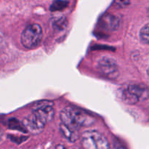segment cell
<instances>
[{
	"label": "cell",
	"instance_id": "obj_3",
	"mask_svg": "<svg viewBox=\"0 0 149 149\" xmlns=\"http://www.w3.org/2000/svg\"><path fill=\"white\" fill-rule=\"evenodd\" d=\"M48 122L47 118L39 109H35L30 115L23 119V124L27 132L39 134L44 130L45 125Z\"/></svg>",
	"mask_w": 149,
	"mask_h": 149
},
{
	"label": "cell",
	"instance_id": "obj_12",
	"mask_svg": "<svg viewBox=\"0 0 149 149\" xmlns=\"http://www.w3.org/2000/svg\"><path fill=\"white\" fill-rule=\"evenodd\" d=\"M68 1L63 0H55L50 6L51 11H59L65 9L68 6Z\"/></svg>",
	"mask_w": 149,
	"mask_h": 149
},
{
	"label": "cell",
	"instance_id": "obj_6",
	"mask_svg": "<svg viewBox=\"0 0 149 149\" xmlns=\"http://www.w3.org/2000/svg\"><path fill=\"white\" fill-rule=\"evenodd\" d=\"M128 91L137 97L138 100H146L148 97L147 87L143 84H131L127 87Z\"/></svg>",
	"mask_w": 149,
	"mask_h": 149
},
{
	"label": "cell",
	"instance_id": "obj_4",
	"mask_svg": "<svg viewBox=\"0 0 149 149\" xmlns=\"http://www.w3.org/2000/svg\"><path fill=\"white\" fill-rule=\"evenodd\" d=\"M81 145L84 149H110L107 138L97 131H87L81 135Z\"/></svg>",
	"mask_w": 149,
	"mask_h": 149
},
{
	"label": "cell",
	"instance_id": "obj_13",
	"mask_svg": "<svg viewBox=\"0 0 149 149\" xmlns=\"http://www.w3.org/2000/svg\"><path fill=\"white\" fill-rule=\"evenodd\" d=\"M9 126L11 129L13 130H17L22 131L23 132H26V130L25 129V127H23V124H20L19 121H17V119H12V120L10 121L9 122Z\"/></svg>",
	"mask_w": 149,
	"mask_h": 149
},
{
	"label": "cell",
	"instance_id": "obj_10",
	"mask_svg": "<svg viewBox=\"0 0 149 149\" xmlns=\"http://www.w3.org/2000/svg\"><path fill=\"white\" fill-rule=\"evenodd\" d=\"M140 39L141 42L146 45H148L149 43V26L148 24H146L141 29L140 31Z\"/></svg>",
	"mask_w": 149,
	"mask_h": 149
},
{
	"label": "cell",
	"instance_id": "obj_9",
	"mask_svg": "<svg viewBox=\"0 0 149 149\" xmlns=\"http://www.w3.org/2000/svg\"><path fill=\"white\" fill-rule=\"evenodd\" d=\"M103 23L108 29L114 30L119 26V20L115 16L108 15L103 18Z\"/></svg>",
	"mask_w": 149,
	"mask_h": 149
},
{
	"label": "cell",
	"instance_id": "obj_7",
	"mask_svg": "<svg viewBox=\"0 0 149 149\" xmlns=\"http://www.w3.org/2000/svg\"><path fill=\"white\" fill-rule=\"evenodd\" d=\"M60 130H61L62 135L66 138L68 141H69L70 142L74 143L75 141H77L78 140V138H79V135L78 132H74L72 131L71 130L68 129L67 127H65V125H63V124L60 125Z\"/></svg>",
	"mask_w": 149,
	"mask_h": 149
},
{
	"label": "cell",
	"instance_id": "obj_5",
	"mask_svg": "<svg viewBox=\"0 0 149 149\" xmlns=\"http://www.w3.org/2000/svg\"><path fill=\"white\" fill-rule=\"evenodd\" d=\"M99 71L111 79H115L119 77V67L116 61L109 57H103L97 64Z\"/></svg>",
	"mask_w": 149,
	"mask_h": 149
},
{
	"label": "cell",
	"instance_id": "obj_11",
	"mask_svg": "<svg viewBox=\"0 0 149 149\" xmlns=\"http://www.w3.org/2000/svg\"><path fill=\"white\" fill-rule=\"evenodd\" d=\"M66 25L67 20L65 17H64L63 16L55 18V20L52 22V26H53L54 29H56V30H63L66 26Z\"/></svg>",
	"mask_w": 149,
	"mask_h": 149
},
{
	"label": "cell",
	"instance_id": "obj_15",
	"mask_svg": "<svg viewBox=\"0 0 149 149\" xmlns=\"http://www.w3.org/2000/svg\"><path fill=\"white\" fill-rule=\"evenodd\" d=\"M55 149H67V148H65V147L63 145H61V144H58V145H57L56 146H55Z\"/></svg>",
	"mask_w": 149,
	"mask_h": 149
},
{
	"label": "cell",
	"instance_id": "obj_1",
	"mask_svg": "<svg viewBox=\"0 0 149 149\" xmlns=\"http://www.w3.org/2000/svg\"><path fill=\"white\" fill-rule=\"evenodd\" d=\"M61 124L74 132H78L81 127L90 126L94 123V118L78 109L67 106L60 113Z\"/></svg>",
	"mask_w": 149,
	"mask_h": 149
},
{
	"label": "cell",
	"instance_id": "obj_2",
	"mask_svg": "<svg viewBox=\"0 0 149 149\" xmlns=\"http://www.w3.org/2000/svg\"><path fill=\"white\" fill-rule=\"evenodd\" d=\"M43 36L42 29L39 24H31L22 32L20 40L24 47L33 49L39 46Z\"/></svg>",
	"mask_w": 149,
	"mask_h": 149
},
{
	"label": "cell",
	"instance_id": "obj_16",
	"mask_svg": "<svg viewBox=\"0 0 149 149\" xmlns=\"http://www.w3.org/2000/svg\"><path fill=\"white\" fill-rule=\"evenodd\" d=\"M1 136H2V132H1V128H0V140H1Z\"/></svg>",
	"mask_w": 149,
	"mask_h": 149
},
{
	"label": "cell",
	"instance_id": "obj_14",
	"mask_svg": "<svg viewBox=\"0 0 149 149\" xmlns=\"http://www.w3.org/2000/svg\"><path fill=\"white\" fill-rule=\"evenodd\" d=\"M130 3V0H116L114 5L117 8H124L129 5Z\"/></svg>",
	"mask_w": 149,
	"mask_h": 149
},
{
	"label": "cell",
	"instance_id": "obj_8",
	"mask_svg": "<svg viewBox=\"0 0 149 149\" xmlns=\"http://www.w3.org/2000/svg\"><path fill=\"white\" fill-rule=\"evenodd\" d=\"M121 97H122V100L125 103L130 105H134L139 101L138 97H135L132 94H131L127 88L122 90V92H121Z\"/></svg>",
	"mask_w": 149,
	"mask_h": 149
}]
</instances>
